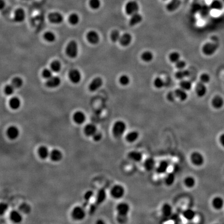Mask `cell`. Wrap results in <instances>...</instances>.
Returning a JSON list of instances; mask_svg holds the SVG:
<instances>
[{"label": "cell", "instance_id": "1", "mask_svg": "<svg viewBox=\"0 0 224 224\" xmlns=\"http://www.w3.org/2000/svg\"><path fill=\"white\" fill-rule=\"evenodd\" d=\"M116 210L117 212L116 219L118 223L123 224L127 222L131 210L129 203L126 202H120L116 206Z\"/></svg>", "mask_w": 224, "mask_h": 224}, {"label": "cell", "instance_id": "2", "mask_svg": "<svg viewBox=\"0 0 224 224\" xmlns=\"http://www.w3.org/2000/svg\"><path fill=\"white\" fill-rule=\"evenodd\" d=\"M127 129V126L125 121L118 120L115 121L112 128V133L116 139H120L125 136Z\"/></svg>", "mask_w": 224, "mask_h": 224}, {"label": "cell", "instance_id": "3", "mask_svg": "<svg viewBox=\"0 0 224 224\" xmlns=\"http://www.w3.org/2000/svg\"><path fill=\"white\" fill-rule=\"evenodd\" d=\"M189 161L192 165L194 167H200L204 165L205 159L204 156L201 153L195 151L190 154Z\"/></svg>", "mask_w": 224, "mask_h": 224}, {"label": "cell", "instance_id": "4", "mask_svg": "<svg viewBox=\"0 0 224 224\" xmlns=\"http://www.w3.org/2000/svg\"><path fill=\"white\" fill-rule=\"evenodd\" d=\"M219 45L216 42H210L205 43L202 47V52L206 56L214 55L218 49Z\"/></svg>", "mask_w": 224, "mask_h": 224}, {"label": "cell", "instance_id": "5", "mask_svg": "<svg viewBox=\"0 0 224 224\" xmlns=\"http://www.w3.org/2000/svg\"><path fill=\"white\" fill-rule=\"evenodd\" d=\"M124 10L126 14L128 16H131L139 12V4L135 0H129L126 3Z\"/></svg>", "mask_w": 224, "mask_h": 224}, {"label": "cell", "instance_id": "6", "mask_svg": "<svg viewBox=\"0 0 224 224\" xmlns=\"http://www.w3.org/2000/svg\"><path fill=\"white\" fill-rule=\"evenodd\" d=\"M126 194L125 187L121 184H116L111 188L110 195L115 199H120L123 198Z\"/></svg>", "mask_w": 224, "mask_h": 224}, {"label": "cell", "instance_id": "7", "mask_svg": "<svg viewBox=\"0 0 224 224\" xmlns=\"http://www.w3.org/2000/svg\"><path fill=\"white\" fill-rule=\"evenodd\" d=\"M65 53L68 56L71 58H76L79 53L78 44L76 41L71 40L67 45Z\"/></svg>", "mask_w": 224, "mask_h": 224}, {"label": "cell", "instance_id": "8", "mask_svg": "<svg viewBox=\"0 0 224 224\" xmlns=\"http://www.w3.org/2000/svg\"><path fill=\"white\" fill-rule=\"evenodd\" d=\"M169 167V162L166 160H162L158 163L155 171L158 175H164L168 173Z\"/></svg>", "mask_w": 224, "mask_h": 224}, {"label": "cell", "instance_id": "9", "mask_svg": "<svg viewBox=\"0 0 224 224\" xmlns=\"http://www.w3.org/2000/svg\"><path fill=\"white\" fill-rule=\"evenodd\" d=\"M127 158L131 162L135 163H139L143 160V155L141 151L137 150H132L127 153Z\"/></svg>", "mask_w": 224, "mask_h": 224}, {"label": "cell", "instance_id": "10", "mask_svg": "<svg viewBox=\"0 0 224 224\" xmlns=\"http://www.w3.org/2000/svg\"><path fill=\"white\" fill-rule=\"evenodd\" d=\"M139 132L136 130H132L126 132L125 135V139L128 143L133 144L137 141L140 138Z\"/></svg>", "mask_w": 224, "mask_h": 224}, {"label": "cell", "instance_id": "11", "mask_svg": "<svg viewBox=\"0 0 224 224\" xmlns=\"http://www.w3.org/2000/svg\"><path fill=\"white\" fill-rule=\"evenodd\" d=\"M71 215L75 220H81L85 218L86 216V212L84 208L77 206L73 209Z\"/></svg>", "mask_w": 224, "mask_h": 224}, {"label": "cell", "instance_id": "12", "mask_svg": "<svg viewBox=\"0 0 224 224\" xmlns=\"http://www.w3.org/2000/svg\"><path fill=\"white\" fill-rule=\"evenodd\" d=\"M157 162L155 159L153 157L146 158L144 160L143 162V166L144 169L147 172H151L155 170L156 167L157 166Z\"/></svg>", "mask_w": 224, "mask_h": 224}, {"label": "cell", "instance_id": "13", "mask_svg": "<svg viewBox=\"0 0 224 224\" xmlns=\"http://www.w3.org/2000/svg\"><path fill=\"white\" fill-rule=\"evenodd\" d=\"M182 5V0H169L166 5V10L170 12H176Z\"/></svg>", "mask_w": 224, "mask_h": 224}, {"label": "cell", "instance_id": "14", "mask_svg": "<svg viewBox=\"0 0 224 224\" xmlns=\"http://www.w3.org/2000/svg\"><path fill=\"white\" fill-rule=\"evenodd\" d=\"M212 107L216 109H221L224 106V99L220 95H215L211 100Z\"/></svg>", "mask_w": 224, "mask_h": 224}, {"label": "cell", "instance_id": "15", "mask_svg": "<svg viewBox=\"0 0 224 224\" xmlns=\"http://www.w3.org/2000/svg\"><path fill=\"white\" fill-rule=\"evenodd\" d=\"M48 19L49 22L53 24H60L63 21V17L58 12H53L49 14Z\"/></svg>", "mask_w": 224, "mask_h": 224}, {"label": "cell", "instance_id": "16", "mask_svg": "<svg viewBox=\"0 0 224 224\" xmlns=\"http://www.w3.org/2000/svg\"><path fill=\"white\" fill-rule=\"evenodd\" d=\"M69 77L72 83L77 84L81 82L82 75L81 72L78 70L72 69L69 72Z\"/></svg>", "mask_w": 224, "mask_h": 224}, {"label": "cell", "instance_id": "17", "mask_svg": "<svg viewBox=\"0 0 224 224\" xmlns=\"http://www.w3.org/2000/svg\"><path fill=\"white\" fill-rule=\"evenodd\" d=\"M160 212L162 213V215L165 217H169L171 216L173 212V209L171 204H170L169 203H164L162 204V206L160 208Z\"/></svg>", "mask_w": 224, "mask_h": 224}, {"label": "cell", "instance_id": "18", "mask_svg": "<svg viewBox=\"0 0 224 224\" xmlns=\"http://www.w3.org/2000/svg\"><path fill=\"white\" fill-rule=\"evenodd\" d=\"M20 131L18 128L15 126H11L6 130V135L10 140H16L18 137Z\"/></svg>", "mask_w": 224, "mask_h": 224}, {"label": "cell", "instance_id": "19", "mask_svg": "<svg viewBox=\"0 0 224 224\" xmlns=\"http://www.w3.org/2000/svg\"><path fill=\"white\" fill-rule=\"evenodd\" d=\"M86 38L88 42L91 44H97L100 41L99 35L95 31H90L87 33L86 35Z\"/></svg>", "mask_w": 224, "mask_h": 224}, {"label": "cell", "instance_id": "20", "mask_svg": "<svg viewBox=\"0 0 224 224\" xmlns=\"http://www.w3.org/2000/svg\"><path fill=\"white\" fill-rule=\"evenodd\" d=\"M103 85V80L101 77H97L91 81L89 85V89L91 92H94L101 88Z\"/></svg>", "mask_w": 224, "mask_h": 224}, {"label": "cell", "instance_id": "21", "mask_svg": "<svg viewBox=\"0 0 224 224\" xmlns=\"http://www.w3.org/2000/svg\"><path fill=\"white\" fill-rule=\"evenodd\" d=\"M195 91L198 97L202 98L204 97L207 93V88L206 84L201 82L197 83L195 87Z\"/></svg>", "mask_w": 224, "mask_h": 224}, {"label": "cell", "instance_id": "22", "mask_svg": "<svg viewBox=\"0 0 224 224\" xmlns=\"http://www.w3.org/2000/svg\"><path fill=\"white\" fill-rule=\"evenodd\" d=\"M196 178L192 176H186L183 180V184L185 187L188 189H192L196 185Z\"/></svg>", "mask_w": 224, "mask_h": 224}, {"label": "cell", "instance_id": "23", "mask_svg": "<svg viewBox=\"0 0 224 224\" xmlns=\"http://www.w3.org/2000/svg\"><path fill=\"white\" fill-rule=\"evenodd\" d=\"M182 216L187 221L191 222L194 220L196 217V213L193 209L188 208L183 211L182 213Z\"/></svg>", "mask_w": 224, "mask_h": 224}, {"label": "cell", "instance_id": "24", "mask_svg": "<svg viewBox=\"0 0 224 224\" xmlns=\"http://www.w3.org/2000/svg\"><path fill=\"white\" fill-rule=\"evenodd\" d=\"M61 81L60 77L54 76L51 77L50 79H48L46 82V85L47 87L51 88H54L58 87L60 85Z\"/></svg>", "mask_w": 224, "mask_h": 224}, {"label": "cell", "instance_id": "25", "mask_svg": "<svg viewBox=\"0 0 224 224\" xmlns=\"http://www.w3.org/2000/svg\"><path fill=\"white\" fill-rule=\"evenodd\" d=\"M73 119L75 123L82 125L85 123L86 117L83 112L77 111L73 114Z\"/></svg>", "mask_w": 224, "mask_h": 224}, {"label": "cell", "instance_id": "26", "mask_svg": "<svg viewBox=\"0 0 224 224\" xmlns=\"http://www.w3.org/2000/svg\"><path fill=\"white\" fill-rule=\"evenodd\" d=\"M176 180V174L173 172H168L165 174L164 183L166 186L170 187L173 185Z\"/></svg>", "mask_w": 224, "mask_h": 224}, {"label": "cell", "instance_id": "27", "mask_svg": "<svg viewBox=\"0 0 224 224\" xmlns=\"http://www.w3.org/2000/svg\"><path fill=\"white\" fill-rule=\"evenodd\" d=\"M10 218L12 222L15 223H20L22 220V214L19 211L12 210L10 214Z\"/></svg>", "mask_w": 224, "mask_h": 224}, {"label": "cell", "instance_id": "28", "mask_svg": "<svg viewBox=\"0 0 224 224\" xmlns=\"http://www.w3.org/2000/svg\"><path fill=\"white\" fill-rule=\"evenodd\" d=\"M132 37L129 33H126L121 35L119 40V44L123 46H127L131 44Z\"/></svg>", "mask_w": 224, "mask_h": 224}, {"label": "cell", "instance_id": "29", "mask_svg": "<svg viewBox=\"0 0 224 224\" xmlns=\"http://www.w3.org/2000/svg\"><path fill=\"white\" fill-rule=\"evenodd\" d=\"M15 21L18 23L22 22L26 18V14L24 10L22 8H18L15 10L14 12Z\"/></svg>", "mask_w": 224, "mask_h": 224}, {"label": "cell", "instance_id": "30", "mask_svg": "<svg viewBox=\"0 0 224 224\" xmlns=\"http://www.w3.org/2000/svg\"><path fill=\"white\" fill-rule=\"evenodd\" d=\"M49 157L53 162H60L62 159V153L59 149H54L51 151Z\"/></svg>", "mask_w": 224, "mask_h": 224}, {"label": "cell", "instance_id": "31", "mask_svg": "<svg viewBox=\"0 0 224 224\" xmlns=\"http://www.w3.org/2000/svg\"><path fill=\"white\" fill-rule=\"evenodd\" d=\"M224 204V200L220 197L216 196L212 199V206L213 208L215 210H221L223 207Z\"/></svg>", "mask_w": 224, "mask_h": 224}, {"label": "cell", "instance_id": "32", "mask_svg": "<svg viewBox=\"0 0 224 224\" xmlns=\"http://www.w3.org/2000/svg\"><path fill=\"white\" fill-rule=\"evenodd\" d=\"M142 20L143 16L139 12H137L130 16L129 23L130 26H134L140 24L142 21Z\"/></svg>", "mask_w": 224, "mask_h": 224}, {"label": "cell", "instance_id": "33", "mask_svg": "<svg viewBox=\"0 0 224 224\" xmlns=\"http://www.w3.org/2000/svg\"><path fill=\"white\" fill-rule=\"evenodd\" d=\"M38 155L39 157L42 159H46L47 158L49 157L50 153L48 148L45 146H41L38 148L37 151Z\"/></svg>", "mask_w": 224, "mask_h": 224}, {"label": "cell", "instance_id": "34", "mask_svg": "<svg viewBox=\"0 0 224 224\" xmlns=\"http://www.w3.org/2000/svg\"><path fill=\"white\" fill-rule=\"evenodd\" d=\"M97 131L96 126L93 123H88L84 128V133L88 137H93Z\"/></svg>", "mask_w": 224, "mask_h": 224}, {"label": "cell", "instance_id": "35", "mask_svg": "<svg viewBox=\"0 0 224 224\" xmlns=\"http://www.w3.org/2000/svg\"><path fill=\"white\" fill-rule=\"evenodd\" d=\"M174 93L176 98L179 99L180 101H185L186 99H187L188 95L186 91L184 90V89H182L181 88L176 89L174 91Z\"/></svg>", "mask_w": 224, "mask_h": 224}, {"label": "cell", "instance_id": "36", "mask_svg": "<svg viewBox=\"0 0 224 224\" xmlns=\"http://www.w3.org/2000/svg\"><path fill=\"white\" fill-rule=\"evenodd\" d=\"M9 105L10 108L14 110L18 109L21 106V101L18 97L12 98L9 101Z\"/></svg>", "mask_w": 224, "mask_h": 224}, {"label": "cell", "instance_id": "37", "mask_svg": "<svg viewBox=\"0 0 224 224\" xmlns=\"http://www.w3.org/2000/svg\"><path fill=\"white\" fill-rule=\"evenodd\" d=\"M190 75L189 71L187 70H178V71L176 72V77L179 80H183L188 77Z\"/></svg>", "mask_w": 224, "mask_h": 224}, {"label": "cell", "instance_id": "38", "mask_svg": "<svg viewBox=\"0 0 224 224\" xmlns=\"http://www.w3.org/2000/svg\"><path fill=\"white\" fill-rule=\"evenodd\" d=\"M141 58L144 62H149L153 60V54L150 51H145L142 54Z\"/></svg>", "mask_w": 224, "mask_h": 224}, {"label": "cell", "instance_id": "39", "mask_svg": "<svg viewBox=\"0 0 224 224\" xmlns=\"http://www.w3.org/2000/svg\"><path fill=\"white\" fill-rule=\"evenodd\" d=\"M180 88L185 91H189L192 89V84L190 81L185 79L181 80L180 83Z\"/></svg>", "mask_w": 224, "mask_h": 224}, {"label": "cell", "instance_id": "40", "mask_svg": "<svg viewBox=\"0 0 224 224\" xmlns=\"http://www.w3.org/2000/svg\"><path fill=\"white\" fill-rule=\"evenodd\" d=\"M23 80L21 78L19 77H15L12 79V85L15 88H20V87H22L23 85Z\"/></svg>", "mask_w": 224, "mask_h": 224}, {"label": "cell", "instance_id": "41", "mask_svg": "<svg viewBox=\"0 0 224 224\" xmlns=\"http://www.w3.org/2000/svg\"><path fill=\"white\" fill-rule=\"evenodd\" d=\"M68 20L70 24L75 26L79 22V17L76 13H73L69 16Z\"/></svg>", "mask_w": 224, "mask_h": 224}, {"label": "cell", "instance_id": "42", "mask_svg": "<svg viewBox=\"0 0 224 224\" xmlns=\"http://www.w3.org/2000/svg\"><path fill=\"white\" fill-rule=\"evenodd\" d=\"M44 38L47 42L53 43L56 40V37L54 33L51 31H47L45 33Z\"/></svg>", "mask_w": 224, "mask_h": 224}, {"label": "cell", "instance_id": "43", "mask_svg": "<svg viewBox=\"0 0 224 224\" xmlns=\"http://www.w3.org/2000/svg\"><path fill=\"white\" fill-rule=\"evenodd\" d=\"M51 69L53 72H59L61 69V65L60 62L59 61H54L51 64Z\"/></svg>", "mask_w": 224, "mask_h": 224}, {"label": "cell", "instance_id": "44", "mask_svg": "<svg viewBox=\"0 0 224 224\" xmlns=\"http://www.w3.org/2000/svg\"><path fill=\"white\" fill-rule=\"evenodd\" d=\"M19 210L22 214H29L31 212V208L29 204L26 203H24L19 206Z\"/></svg>", "mask_w": 224, "mask_h": 224}, {"label": "cell", "instance_id": "45", "mask_svg": "<svg viewBox=\"0 0 224 224\" xmlns=\"http://www.w3.org/2000/svg\"><path fill=\"white\" fill-rule=\"evenodd\" d=\"M181 58V56L180 54L178 52L176 51H173L172 53L170 54L169 56V59L170 61L172 63H176L178 61L180 60Z\"/></svg>", "mask_w": 224, "mask_h": 224}, {"label": "cell", "instance_id": "46", "mask_svg": "<svg viewBox=\"0 0 224 224\" xmlns=\"http://www.w3.org/2000/svg\"><path fill=\"white\" fill-rule=\"evenodd\" d=\"M153 85L156 88L161 89L165 86V83L162 78L157 77L153 81Z\"/></svg>", "mask_w": 224, "mask_h": 224}, {"label": "cell", "instance_id": "47", "mask_svg": "<svg viewBox=\"0 0 224 224\" xmlns=\"http://www.w3.org/2000/svg\"><path fill=\"white\" fill-rule=\"evenodd\" d=\"M130 79L129 77L126 75H123L119 78V83L120 85L126 86L129 84Z\"/></svg>", "mask_w": 224, "mask_h": 224}, {"label": "cell", "instance_id": "48", "mask_svg": "<svg viewBox=\"0 0 224 224\" xmlns=\"http://www.w3.org/2000/svg\"><path fill=\"white\" fill-rule=\"evenodd\" d=\"M106 198V194L104 190H100L98 192V194L97 195V203L100 204L102 202H103Z\"/></svg>", "mask_w": 224, "mask_h": 224}, {"label": "cell", "instance_id": "49", "mask_svg": "<svg viewBox=\"0 0 224 224\" xmlns=\"http://www.w3.org/2000/svg\"><path fill=\"white\" fill-rule=\"evenodd\" d=\"M120 37H121L119 31L117 30L113 31L111 33V35H110L111 40L114 43L119 42Z\"/></svg>", "mask_w": 224, "mask_h": 224}, {"label": "cell", "instance_id": "50", "mask_svg": "<svg viewBox=\"0 0 224 224\" xmlns=\"http://www.w3.org/2000/svg\"><path fill=\"white\" fill-rule=\"evenodd\" d=\"M89 6L94 10H98L101 6V3L100 0H90Z\"/></svg>", "mask_w": 224, "mask_h": 224}, {"label": "cell", "instance_id": "51", "mask_svg": "<svg viewBox=\"0 0 224 224\" xmlns=\"http://www.w3.org/2000/svg\"><path fill=\"white\" fill-rule=\"evenodd\" d=\"M200 82L205 84H208L211 81V76L208 73H202L200 76Z\"/></svg>", "mask_w": 224, "mask_h": 224}, {"label": "cell", "instance_id": "52", "mask_svg": "<svg viewBox=\"0 0 224 224\" xmlns=\"http://www.w3.org/2000/svg\"><path fill=\"white\" fill-rule=\"evenodd\" d=\"M15 89V88L12 84L6 85L4 88V93L6 95H10L14 93Z\"/></svg>", "mask_w": 224, "mask_h": 224}, {"label": "cell", "instance_id": "53", "mask_svg": "<svg viewBox=\"0 0 224 224\" xmlns=\"http://www.w3.org/2000/svg\"><path fill=\"white\" fill-rule=\"evenodd\" d=\"M42 74L43 77L47 79H50L51 77L53 76V71L51 69H44Z\"/></svg>", "mask_w": 224, "mask_h": 224}, {"label": "cell", "instance_id": "54", "mask_svg": "<svg viewBox=\"0 0 224 224\" xmlns=\"http://www.w3.org/2000/svg\"><path fill=\"white\" fill-rule=\"evenodd\" d=\"M176 67L178 70H183L186 67V63L185 61L180 59L175 63Z\"/></svg>", "mask_w": 224, "mask_h": 224}, {"label": "cell", "instance_id": "55", "mask_svg": "<svg viewBox=\"0 0 224 224\" xmlns=\"http://www.w3.org/2000/svg\"><path fill=\"white\" fill-rule=\"evenodd\" d=\"M93 196H94L93 192L92 190H88L86 192L84 197L86 201H89V200L93 198Z\"/></svg>", "mask_w": 224, "mask_h": 224}, {"label": "cell", "instance_id": "56", "mask_svg": "<svg viewBox=\"0 0 224 224\" xmlns=\"http://www.w3.org/2000/svg\"><path fill=\"white\" fill-rule=\"evenodd\" d=\"M8 209V205L5 203H1L0 204V214L3 215L6 213Z\"/></svg>", "mask_w": 224, "mask_h": 224}, {"label": "cell", "instance_id": "57", "mask_svg": "<svg viewBox=\"0 0 224 224\" xmlns=\"http://www.w3.org/2000/svg\"><path fill=\"white\" fill-rule=\"evenodd\" d=\"M167 98L168 99V101L171 102H173L175 101L176 98V97L174 91V92L170 91L169 93L167 94Z\"/></svg>", "mask_w": 224, "mask_h": 224}, {"label": "cell", "instance_id": "58", "mask_svg": "<svg viewBox=\"0 0 224 224\" xmlns=\"http://www.w3.org/2000/svg\"><path fill=\"white\" fill-rule=\"evenodd\" d=\"M92 137H93V140L95 142H99L100 141H101L102 138V134L101 132L97 131Z\"/></svg>", "mask_w": 224, "mask_h": 224}, {"label": "cell", "instance_id": "59", "mask_svg": "<svg viewBox=\"0 0 224 224\" xmlns=\"http://www.w3.org/2000/svg\"><path fill=\"white\" fill-rule=\"evenodd\" d=\"M219 141H220V143L222 145V146L224 148V133L220 135V138H219Z\"/></svg>", "mask_w": 224, "mask_h": 224}, {"label": "cell", "instance_id": "60", "mask_svg": "<svg viewBox=\"0 0 224 224\" xmlns=\"http://www.w3.org/2000/svg\"><path fill=\"white\" fill-rule=\"evenodd\" d=\"M5 6V3L3 0H0V8L1 10H3Z\"/></svg>", "mask_w": 224, "mask_h": 224}, {"label": "cell", "instance_id": "61", "mask_svg": "<svg viewBox=\"0 0 224 224\" xmlns=\"http://www.w3.org/2000/svg\"><path fill=\"white\" fill-rule=\"evenodd\" d=\"M96 223H97V224H104L105 223H104V222L103 220H98L97 222H96Z\"/></svg>", "mask_w": 224, "mask_h": 224}, {"label": "cell", "instance_id": "62", "mask_svg": "<svg viewBox=\"0 0 224 224\" xmlns=\"http://www.w3.org/2000/svg\"><path fill=\"white\" fill-rule=\"evenodd\" d=\"M162 1H164V2H167V1H168L169 0H162Z\"/></svg>", "mask_w": 224, "mask_h": 224}, {"label": "cell", "instance_id": "63", "mask_svg": "<svg viewBox=\"0 0 224 224\" xmlns=\"http://www.w3.org/2000/svg\"><path fill=\"white\" fill-rule=\"evenodd\" d=\"M24 1H28V0H24Z\"/></svg>", "mask_w": 224, "mask_h": 224}]
</instances>
